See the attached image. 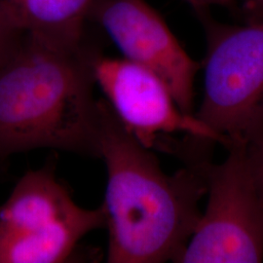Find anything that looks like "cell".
Wrapping results in <instances>:
<instances>
[{"label":"cell","mask_w":263,"mask_h":263,"mask_svg":"<svg viewBox=\"0 0 263 263\" xmlns=\"http://www.w3.org/2000/svg\"><path fill=\"white\" fill-rule=\"evenodd\" d=\"M99 115L100 158L107 172V262H176L202 216L209 160L167 175L105 99H99Z\"/></svg>","instance_id":"cell-1"},{"label":"cell","mask_w":263,"mask_h":263,"mask_svg":"<svg viewBox=\"0 0 263 263\" xmlns=\"http://www.w3.org/2000/svg\"><path fill=\"white\" fill-rule=\"evenodd\" d=\"M93 48L68 50L26 34L0 68V164L35 149L100 158Z\"/></svg>","instance_id":"cell-2"},{"label":"cell","mask_w":263,"mask_h":263,"mask_svg":"<svg viewBox=\"0 0 263 263\" xmlns=\"http://www.w3.org/2000/svg\"><path fill=\"white\" fill-rule=\"evenodd\" d=\"M106 227L104 204L77 205L55 164L26 173L0 205V263H62L90 232Z\"/></svg>","instance_id":"cell-3"},{"label":"cell","mask_w":263,"mask_h":263,"mask_svg":"<svg viewBox=\"0 0 263 263\" xmlns=\"http://www.w3.org/2000/svg\"><path fill=\"white\" fill-rule=\"evenodd\" d=\"M204 95L195 115L227 151L263 140V21L223 26L206 22Z\"/></svg>","instance_id":"cell-4"},{"label":"cell","mask_w":263,"mask_h":263,"mask_svg":"<svg viewBox=\"0 0 263 263\" xmlns=\"http://www.w3.org/2000/svg\"><path fill=\"white\" fill-rule=\"evenodd\" d=\"M206 174L207 208L176 262H262L263 196L248 149L228 151L220 164L208 161Z\"/></svg>","instance_id":"cell-5"},{"label":"cell","mask_w":263,"mask_h":263,"mask_svg":"<svg viewBox=\"0 0 263 263\" xmlns=\"http://www.w3.org/2000/svg\"><path fill=\"white\" fill-rule=\"evenodd\" d=\"M93 68L106 102L143 146L173 152L179 146L173 136L179 134L223 146L221 137L196 115L180 110L167 85L149 69L100 53Z\"/></svg>","instance_id":"cell-6"},{"label":"cell","mask_w":263,"mask_h":263,"mask_svg":"<svg viewBox=\"0 0 263 263\" xmlns=\"http://www.w3.org/2000/svg\"><path fill=\"white\" fill-rule=\"evenodd\" d=\"M89 21L104 28L125 59L159 76L181 111L193 114L194 80L200 65L145 0H96Z\"/></svg>","instance_id":"cell-7"},{"label":"cell","mask_w":263,"mask_h":263,"mask_svg":"<svg viewBox=\"0 0 263 263\" xmlns=\"http://www.w3.org/2000/svg\"><path fill=\"white\" fill-rule=\"evenodd\" d=\"M96 0H0L27 34L56 47H85V23Z\"/></svg>","instance_id":"cell-8"},{"label":"cell","mask_w":263,"mask_h":263,"mask_svg":"<svg viewBox=\"0 0 263 263\" xmlns=\"http://www.w3.org/2000/svg\"><path fill=\"white\" fill-rule=\"evenodd\" d=\"M26 32L0 5V68L18 50Z\"/></svg>","instance_id":"cell-9"},{"label":"cell","mask_w":263,"mask_h":263,"mask_svg":"<svg viewBox=\"0 0 263 263\" xmlns=\"http://www.w3.org/2000/svg\"><path fill=\"white\" fill-rule=\"evenodd\" d=\"M248 156L257 186L263 196V140L248 148Z\"/></svg>","instance_id":"cell-10"},{"label":"cell","mask_w":263,"mask_h":263,"mask_svg":"<svg viewBox=\"0 0 263 263\" xmlns=\"http://www.w3.org/2000/svg\"><path fill=\"white\" fill-rule=\"evenodd\" d=\"M243 11L249 23L263 21V0H243Z\"/></svg>","instance_id":"cell-11"},{"label":"cell","mask_w":263,"mask_h":263,"mask_svg":"<svg viewBox=\"0 0 263 263\" xmlns=\"http://www.w3.org/2000/svg\"><path fill=\"white\" fill-rule=\"evenodd\" d=\"M200 13L211 6H221L228 9L237 8V0H187Z\"/></svg>","instance_id":"cell-12"}]
</instances>
